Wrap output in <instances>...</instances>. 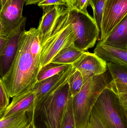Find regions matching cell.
I'll list each match as a JSON object with an SVG mask.
<instances>
[{
  "label": "cell",
  "mask_w": 127,
  "mask_h": 128,
  "mask_svg": "<svg viewBox=\"0 0 127 128\" xmlns=\"http://www.w3.org/2000/svg\"><path fill=\"white\" fill-rule=\"evenodd\" d=\"M107 67L112 79L108 87L118 96L127 110V67L107 63Z\"/></svg>",
  "instance_id": "8fae6325"
},
{
  "label": "cell",
  "mask_w": 127,
  "mask_h": 128,
  "mask_svg": "<svg viewBox=\"0 0 127 128\" xmlns=\"http://www.w3.org/2000/svg\"><path fill=\"white\" fill-rule=\"evenodd\" d=\"M11 103L5 109L3 118L17 113L26 112L33 117L36 95L33 90L13 97Z\"/></svg>",
  "instance_id": "4fadbf2b"
},
{
  "label": "cell",
  "mask_w": 127,
  "mask_h": 128,
  "mask_svg": "<svg viewBox=\"0 0 127 128\" xmlns=\"http://www.w3.org/2000/svg\"><path fill=\"white\" fill-rule=\"evenodd\" d=\"M66 2L67 7L69 9H73L75 8L78 0H63Z\"/></svg>",
  "instance_id": "83f0119b"
},
{
  "label": "cell",
  "mask_w": 127,
  "mask_h": 128,
  "mask_svg": "<svg viewBox=\"0 0 127 128\" xmlns=\"http://www.w3.org/2000/svg\"><path fill=\"white\" fill-rule=\"evenodd\" d=\"M75 40L76 36L69 18V8L65 7L56 21L50 36L41 46L40 69L50 63L63 47Z\"/></svg>",
  "instance_id": "277c9868"
},
{
  "label": "cell",
  "mask_w": 127,
  "mask_h": 128,
  "mask_svg": "<svg viewBox=\"0 0 127 128\" xmlns=\"http://www.w3.org/2000/svg\"><path fill=\"white\" fill-rule=\"evenodd\" d=\"M92 110L107 128H127V110L118 96L109 87L100 94Z\"/></svg>",
  "instance_id": "5b68a950"
},
{
  "label": "cell",
  "mask_w": 127,
  "mask_h": 128,
  "mask_svg": "<svg viewBox=\"0 0 127 128\" xmlns=\"http://www.w3.org/2000/svg\"><path fill=\"white\" fill-rule=\"evenodd\" d=\"M27 18L23 16L18 26L7 36L6 44L0 54V76L2 78L9 70L16 54L20 35L25 30Z\"/></svg>",
  "instance_id": "9c48e42d"
},
{
  "label": "cell",
  "mask_w": 127,
  "mask_h": 128,
  "mask_svg": "<svg viewBox=\"0 0 127 128\" xmlns=\"http://www.w3.org/2000/svg\"><path fill=\"white\" fill-rule=\"evenodd\" d=\"M32 128H39L37 127L36 126L34 122V121L33 119L32 120Z\"/></svg>",
  "instance_id": "1f68e13d"
},
{
  "label": "cell",
  "mask_w": 127,
  "mask_h": 128,
  "mask_svg": "<svg viewBox=\"0 0 127 128\" xmlns=\"http://www.w3.org/2000/svg\"><path fill=\"white\" fill-rule=\"evenodd\" d=\"M112 80L108 68L102 74L85 80L80 92L72 98L76 128H86L97 99L102 91L109 87Z\"/></svg>",
  "instance_id": "3957f363"
},
{
  "label": "cell",
  "mask_w": 127,
  "mask_h": 128,
  "mask_svg": "<svg viewBox=\"0 0 127 128\" xmlns=\"http://www.w3.org/2000/svg\"><path fill=\"white\" fill-rule=\"evenodd\" d=\"M32 120L30 115L26 112L17 113L0 120V128H25Z\"/></svg>",
  "instance_id": "ac0fdd59"
},
{
  "label": "cell",
  "mask_w": 127,
  "mask_h": 128,
  "mask_svg": "<svg viewBox=\"0 0 127 128\" xmlns=\"http://www.w3.org/2000/svg\"><path fill=\"white\" fill-rule=\"evenodd\" d=\"M32 121H31V122H30V123L29 124L27 127H25V128H32Z\"/></svg>",
  "instance_id": "836d02e7"
},
{
  "label": "cell",
  "mask_w": 127,
  "mask_h": 128,
  "mask_svg": "<svg viewBox=\"0 0 127 128\" xmlns=\"http://www.w3.org/2000/svg\"><path fill=\"white\" fill-rule=\"evenodd\" d=\"M59 5L42 7L43 14L37 28L41 46L50 35L52 28L65 8Z\"/></svg>",
  "instance_id": "7c38bea8"
},
{
  "label": "cell",
  "mask_w": 127,
  "mask_h": 128,
  "mask_svg": "<svg viewBox=\"0 0 127 128\" xmlns=\"http://www.w3.org/2000/svg\"><path fill=\"white\" fill-rule=\"evenodd\" d=\"M41 45L37 29L31 28L20 35L14 59L1 78L10 98L32 90L40 70Z\"/></svg>",
  "instance_id": "6da1fadb"
},
{
  "label": "cell",
  "mask_w": 127,
  "mask_h": 128,
  "mask_svg": "<svg viewBox=\"0 0 127 128\" xmlns=\"http://www.w3.org/2000/svg\"><path fill=\"white\" fill-rule=\"evenodd\" d=\"M4 29L3 25L0 21V36H3Z\"/></svg>",
  "instance_id": "f546056e"
},
{
  "label": "cell",
  "mask_w": 127,
  "mask_h": 128,
  "mask_svg": "<svg viewBox=\"0 0 127 128\" xmlns=\"http://www.w3.org/2000/svg\"><path fill=\"white\" fill-rule=\"evenodd\" d=\"M71 65L49 63L40 69L37 74V82L42 81L62 72Z\"/></svg>",
  "instance_id": "d6986e66"
},
{
  "label": "cell",
  "mask_w": 127,
  "mask_h": 128,
  "mask_svg": "<svg viewBox=\"0 0 127 128\" xmlns=\"http://www.w3.org/2000/svg\"><path fill=\"white\" fill-rule=\"evenodd\" d=\"M9 96L0 77V108L5 110L9 104Z\"/></svg>",
  "instance_id": "603a6c76"
},
{
  "label": "cell",
  "mask_w": 127,
  "mask_h": 128,
  "mask_svg": "<svg viewBox=\"0 0 127 128\" xmlns=\"http://www.w3.org/2000/svg\"><path fill=\"white\" fill-rule=\"evenodd\" d=\"M4 110H5L0 108V120L2 118H3V116Z\"/></svg>",
  "instance_id": "4dcf8cb0"
},
{
  "label": "cell",
  "mask_w": 127,
  "mask_h": 128,
  "mask_svg": "<svg viewBox=\"0 0 127 128\" xmlns=\"http://www.w3.org/2000/svg\"><path fill=\"white\" fill-rule=\"evenodd\" d=\"M75 69L71 66L65 76L38 102L33 118L39 128H62L66 109L72 98L69 78Z\"/></svg>",
  "instance_id": "7a4b0ae2"
},
{
  "label": "cell",
  "mask_w": 127,
  "mask_h": 128,
  "mask_svg": "<svg viewBox=\"0 0 127 128\" xmlns=\"http://www.w3.org/2000/svg\"><path fill=\"white\" fill-rule=\"evenodd\" d=\"M72 97L66 109L62 128H76L72 108Z\"/></svg>",
  "instance_id": "7402d4cb"
},
{
  "label": "cell",
  "mask_w": 127,
  "mask_h": 128,
  "mask_svg": "<svg viewBox=\"0 0 127 128\" xmlns=\"http://www.w3.org/2000/svg\"><path fill=\"white\" fill-rule=\"evenodd\" d=\"M7 0H1V4H2V8L5 4Z\"/></svg>",
  "instance_id": "d6a6232c"
},
{
  "label": "cell",
  "mask_w": 127,
  "mask_h": 128,
  "mask_svg": "<svg viewBox=\"0 0 127 128\" xmlns=\"http://www.w3.org/2000/svg\"><path fill=\"white\" fill-rule=\"evenodd\" d=\"M106 0H89V5L92 8L93 19L100 32L102 16Z\"/></svg>",
  "instance_id": "44dd1931"
},
{
  "label": "cell",
  "mask_w": 127,
  "mask_h": 128,
  "mask_svg": "<svg viewBox=\"0 0 127 128\" xmlns=\"http://www.w3.org/2000/svg\"><path fill=\"white\" fill-rule=\"evenodd\" d=\"M25 0H7L0 11V21L3 25L4 37L7 36L21 23Z\"/></svg>",
  "instance_id": "ba28073f"
},
{
  "label": "cell",
  "mask_w": 127,
  "mask_h": 128,
  "mask_svg": "<svg viewBox=\"0 0 127 128\" xmlns=\"http://www.w3.org/2000/svg\"><path fill=\"white\" fill-rule=\"evenodd\" d=\"M84 52L76 47L73 43L62 48L50 63L72 65L82 56Z\"/></svg>",
  "instance_id": "2e32d148"
},
{
  "label": "cell",
  "mask_w": 127,
  "mask_h": 128,
  "mask_svg": "<svg viewBox=\"0 0 127 128\" xmlns=\"http://www.w3.org/2000/svg\"><path fill=\"white\" fill-rule=\"evenodd\" d=\"M69 16L76 36L75 46L84 52L93 48L100 33L93 18L75 9H69Z\"/></svg>",
  "instance_id": "8992f818"
},
{
  "label": "cell",
  "mask_w": 127,
  "mask_h": 128,
  "mask_svg": "<svg viewBox=\"0 0 127 128\" xmlns=\"http://www.w3.org/2000/svg\"><path fill=\"white\" fill-rule=\"evenodd\" d=\"M99 42L118 48L127 50V16L108 36Z\"/></svg>",
  "instance_id": "9a60e30c"
},
{
  "label": "cell",
  "mask_w": 127,
  "mask_h": 128,
  "mask_svg": "<svg viewBox=\"0 0 127 128\" xmlns=\"http://www.w3.org/2000/svg\"><path fill=\"white\" fill-rule=\"evenodd\" d=\"M70 66L62 72H60L53 76L45 79L39 82H37L34 87L32 89L35 92L36 95L34 110L36 105L43 98V96H44L47 92H48L65 75Z\"/></svg>",
  "instance_id": "e0dca14e"
},
{
  "label": "cell",
  "mask_w": 127,
  "mask_h": 128,
  "mask_svg": "<svg viewBox=\"0 0 127 128\" xmlns=\"http://www.w3.org/2000/svg\"><path fill=\"white\" fill-rule=\"evenodd\" d=\"M37 4L41 7L50 5H59L64 6L68 8L66 2L63 0H42Z\"/></svg>",
  "instance_id": "d4e9b609"
},
{
  "label": "cell",
  "mask_w": 127,
  "mask_h": 128,
  "mask_svg": "<svg viewBox=\"0 0 127 128\" xmlns=\"http://www.w3.org/2000/svg\"><path fill=\"white\" fill-rule=\"evenodd\" d=\"M86 128H107L98 116L92 110Z\"/></svg>",
  "instance_id": "cb8c5ba5"
},
{
  "label": "cell",
  "mask_w": 127,
  "mask_h": 128,
  "mask_svg": "<svg viewBox=\"0 0 127 128\" xmlns=\"http://www.w3.org/2000/svg\"><path fill=\"white\" fill-rule=\"evenodd\" d=\"M89 0H78L75 8L73 9H76L83 13L88 14L87 10Z\"/></svg>",
  "instance_id": "484cf974"
},
{
  "label": "cell",
  "mask_w": 127,
  "mask_h": 128,
  "mask_svg": "<svg viewBox=\"0 0 127 128\" xmlns=\"http://www.w3.org/2000/svg\"><path fill=\"white\" fill-rule=\"evenodd\" d=\"M42 0H25V3L26 5L36 4Z\"/></svg>",
  "instance_id": "f1b7e54d"
},
{
  "label": "cell",
  "mask_w": 127,
  "mask_h": 128,
  "mask_svg": "<svg viewBox=\"0 0 127 128\" xmlns=\"http://www.w3.org/2000/svg\"><path fill=\"white\" fill-rule=\"evenodd\" d=\"M94 52L107 63L127 67V50L121 49L98 42Z\"/></svg>",
  "instance_id": "5bb4252c"
},
{
  "label": "cell",
  "mask_w": 127,
  "mask_h": 128,
  "mask_svg": "<svg viewBox=\"0 0 127 128\" xmlns=\"http://www.w3.org/2000/svg\"><path fill=\"white\" fill-rule=\"evenodd\" d=\"M68 82L72 97H74L82 89L85 80L81 73L75 69L69 78Z\"/></svg>",
  "instance_id": "ffe728a7"
},
{
  "label": "cell",
  "mask_w": 127,
  "mask_h": 128,
  "mask_svg": "<svg viewBox=\"0 0 127 128\" xmlns=\"http://www.w3.org/2000/svg\"><path fill=\"white\" fill-rule=\"evenodd\" d=\"M2 9V4H1V0H0V11Z\"/></svg>",
  "instance_id": "e575fe53"
},
{
  "label": "cell",
  "mask_w": 127,
  "mask_h": 128,
  "mask_svg": "<svg viewBox=\"0 0 127 128\" xmlns=\"http://www.w3.org/2000/svg\"><path fill=\"white\" fill-rule=\"evenodd\" d=\"M127 15V0H106L100 32V41L108 36Z\"/></svg>",
  "instance_id": "52a82bcc"
},
{
  "label": "cell",
  "mask_w": 127,
  "mask_h": 128,
  "mask_svg": "<svg viewBox=\"0 0 127 128\" xmlns=\"http://www.w3.org/2000/svg\"><path fill=\"white\" fill-rule=\"evenodd\" d=\"M72 65L81 73L84 79L100 75L107 70L106 62L94 53L85 52Z\"/></svg>",
  "instance_id": "30bf717a"
},
{
  "label": "cell",
  "mask_w": 127,
  "mask_h": 128,
  "mask_svg": "<svg viewBox=\"0 0 127 128\" xmlns=\"http://www.w3.org/2000/svg\"><path fill=\"white\" fill-rule=\"evenodd\" d=\"M8 40V37H6L0 36V54L3 50Z\"/></svg>",
  "instance_id": "4316f807"
}]
</instances>
